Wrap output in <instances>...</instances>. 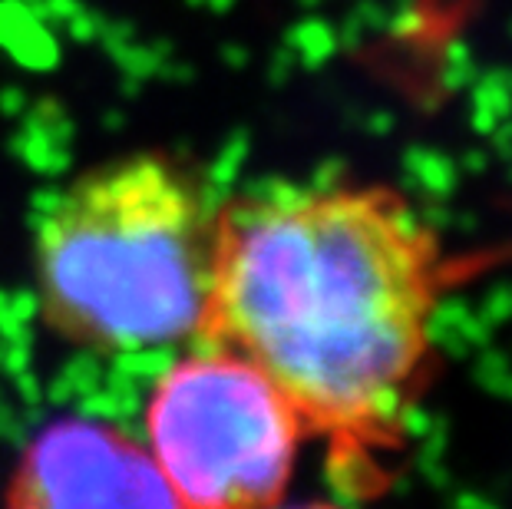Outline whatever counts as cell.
I'll list each match as a JSON object with an SVG mask.
<instances>
[{
    "label": "cell",
    "mask_w": 512,
    "mask_h": 509,
    "mask_svg": "<svg viewBox=\"0 0 512 509\" xmlns=\"http://www.w3.org/2000/svg\"><path fill=\"white\" fill-rule=\"evenodd\" d=\"M443 281V238L397 189L281 186L219 212L199 341L261 367L370 496L433 381Z\"/></svg>",
    "instance_id": "6da1fadb"
},
{
    "label": "cell",
    "mask_w": 512,
    "mask_h": 509,
    "mask_svg": "<svg viewBox=\"0 0 512 509\" xmlns=\"http://www.w3.org/2000/svg\"><path fill=\"white\" fill-rule=\"evenodd\" d=\"M219 212L189 169L159 153L90 169L40 222L43 321L80 348L110 354L199 341Z\"/></svg>",
    "instance_id": "7a4b0ae2"
},
{
    "label": "cell",
    "mask_w": 512,
    "mask_h": 509,
    "mask_svg": "<svg viewBox=\"0 0 512 509\" xmlns=\"http://www.w3.org/2000/svg\"><path fill=\"white\" fill-rule=\"evenodd\" d=\"M149 453L179 506H271L288 493L298 410L248 357L202 344L159 377L146 407Z\"/></svg>",
    "instance_id": "3957f363"
},
{
    "label": "cell",
    "mask_w": 512,
    "mask_h": 509,
    "mask_svg": "<svg viewBox=\"0 0 512 509\" xmlns=\"http://www.w3.org/2000/svg\"><path fill=\"white\" fill-rule=\"evenodd\" d=\"M20 509L179 506L156 460L113 427L63 420L37 433L7 486Z\"/></svg>",
    "instance_id": "277c9868"
}]
</instances>
